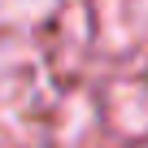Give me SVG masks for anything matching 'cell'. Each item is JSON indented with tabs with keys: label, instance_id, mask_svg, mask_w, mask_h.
I'll return each instance as SVG.
<instances>
[{
	"label": "cell",
	"instance_id": "obj_1",
	"mask_svg": "<svg viewBox=\"0 0 148 148\" xmlns=\"http://www.w3.org/2000/svg\"><path fill=\"white\" fill-rule=\"evenodd\" d=\"M57 9V0H0V26H31Z\"/></svg>",
	"mask_w": 148,
	"mask_h": 148
}]
</instances>
